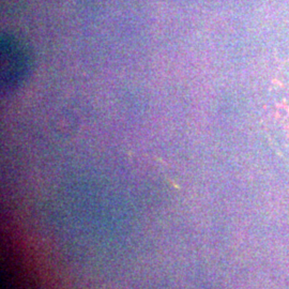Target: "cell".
Masks as SVG:
<instances>
[{"instance_id": "6da1fadb", "label": "cell", "mask_w": 289, "mask_h": 289, "mask_svg": "<svg viewBox=\"0 0 289 289\" xmlns=\"http://www.w3.org/2000/svg\"><path fill=\"white\" fill-rule=\"evenodd\" d=\"M1 86L14 90L27 79L31 70V56L28 47L13 35L4 34L0 40Z\"/></svg>"}]
</instances>
